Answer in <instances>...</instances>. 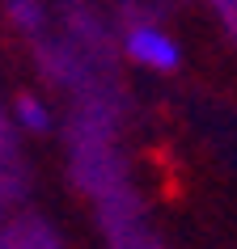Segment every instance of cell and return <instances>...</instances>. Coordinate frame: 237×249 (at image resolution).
Masks as SVG:
<instances>
[{"instance_id":"cell-1","label":"cell","mask_w":237,"mask_h":249,"mask_svg":"<svg viewBox=\"0 0 237 249\" xmlns=\"http://www.w3.org/2000/svg\"><path fill=\"white\" fill-rule=\"evenodd\" d=\"M127 55L148 72H174L182 64V47L161 26H132L127 30Z\"/></svg>"},{"instance_id":"cell-2","label":"cell","mask_w":237,"mask_h":249,"mask_svg":"<svg viewBox=\"0 0 237 249\" xmlns=\"http://www.w3.org/2000/svg\"><path fill=\"white\" fill-rule=\"evenodd\" d=\"M17 118H21V127H30V131H47V106L39 102V97H21L17 102Z\"/></svg>"},{"instance_id":"cell-3","label":"cell","mask_w":237,"mask_h":249,"mask_svg":"<svg viewBox=\"0 0 237 249\" xmlns=\"http://www.w3.org/2000/svg\"><path fill=\"white\" fill-rule=\"evenodd\" d=\"M13 13H17L21 26H39V13H34V4H30V0H13Z\"/></svg>"}]
</instances>
